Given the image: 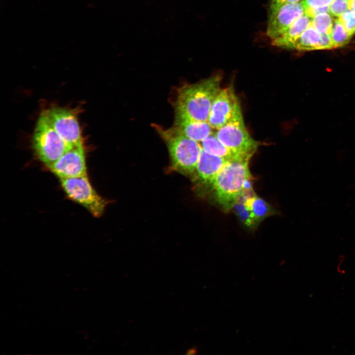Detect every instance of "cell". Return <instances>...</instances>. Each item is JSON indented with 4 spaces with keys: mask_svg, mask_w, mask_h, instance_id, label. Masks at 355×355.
Here are the masks:
<instances>
[{
    "mask_svg": "<svg viewBox=\"0 0 355 355\" xmlns=\"http://www.w3.org/2000/svg\"><path fill=\"white\" fill-rule=\"evenodd\" d=\"M220 81V76L216 75L180 88L175 102L176 117L208 121Z\"/></svg>",
    "mask_w": 355,
    "mask_h": 355,
    "instance_id": "6da1fadb",
    "label": "cell"
},
{
    "mask_svg": "<svg viewBox=\"0 0 355 355\" xmlns=\"http://www.w3.org/2000/svg\"><path fill=\"white\" fill-rule=\"evenodd\" d=\"M248 161L246 159L228 161L217 174L212 187L218 203L229 210L245 192V185L250 179Z\"/></svg>",
    "mask_w": 355,
    "mask_h": 355,
    "instance_id": "7a4b0ae2",
    "label": "cell"
},
{
    "mask_svg": "<svg viewBox=\"0 0 355 355\" xmlns=\"http://www.w3.org/2000/svg\"><path fill=\"white\" fill-rule=\"evenodd\" d=\"M160 134L167 142L174 170L185 175H193L197 165L201 146L179 132L176 127L161 130Z\"/></svg>",
    "mask_w": 355,
    "mask_h": 355,
    "instance_id": "3957f363",
    "label": "cell"
},
{
    "mask_svg": "<svg viewBox=\"0 0 355 355\" xmlns=\"http://www.w3.org/2000/svg\"><path fill=\"white\" fill-rule=\"evenodd\" d=\"M33 144L37 157L47 166L71 148L49 123L43 113L36 124Z\"/></svg>",
    "mask_w": 355,
    "mask_h": 355,
    "instance_id": "277c9868",
    "label": "cell"
},
{
    "mask_svg": "<svg viewBox=\"0 0 355 355\" xmlns=\"http://www.w3.org/2000/svg\"><path fill=\"white\" fill-rule=\"evenodd\" d=\"M214 133L225 146L247 159L257 150L258 143L248 132L241 108Z\"/></svg>",
    "mask_w": 355,
    "mask_h": 355,
    "instance_id": "5b68a950",
    "label": "cell"
},
{
    "mask_svg": "<svg viewBox=\"0 0 355 355\" xmlns=\"http://www.w3.org/2000/svg\"><path fill=\"white\" fill-rule=\"evenodd\" d=\"M60 181L64 191L71 200L95 217L103 214L106 201L96 192L87 176L60 179Z\"/></svg>",
    "mask_w": 355,
    "mask_h": 355,
    "instance_id": "8992f818",
    "label": "cell"
},
{
    "mask_svg": "<svg viewBox=\"0 0 355 355\" xmlns=\"http://www.w3.org/2000/svg\"><path fill=\"white\" fill-rule=\"evenodd\" d=\"M43 113L49 123L70 147L82 144L77 119L71 110L53 107Z\"/></svg>",
    "mask_w": 355,
    "mask_h": 355,
    "instance_id": "52a82bcc",
    "label": "cell"
},
{
    "mask_svg": "<svg viewBox=\"0 0 355 355\" xmlns=\"http://www.w3.org/2000/svg\"><path fill=\"white\" fill-rule=\"evenodd\" d=\"M48 167L60 179L87 176L83 144L71 147Z\"/></svg>",
    "mask_w": 355,
    "mask_h": 355,
    "instance_id": "ba28073f",
    "label": "cell"
},
{
    "mask_svg": "<svg viewBox=\"0 0 355 355\" xmlns=\"http://www.w3.org/2000/svg\"><path fill=\"white\" fill-rule=\"evenodd\" d=\"M241 108L232 87L220 89L211 106L208 122L214 130L224 125Z\"/></svg>",
    "mask_w": 355,
    "mask_h": 355,
    "instance_id": "9c48e42d",
    "label": "cell"
},
{
    "mask_svg": "<svg viewBox=\"0 0 355 355\" xmlns=\"http://www.w3.org/2000/svg\"><path fill=\"white\" fill-rule=\"evenodd\" d=\"M305 14L302 1L290 3L271 12L267 28V35L272 40L282 34L298 18Z\"/></svg>",
    "mask_w": 355,
    "mask_h": 355,
    "instance_id": "30bf717a",
    "label": "cell"
},
{
    "mask_svg": "<svg viewBox=\"0 0 355 355\" xmlns=\"http://www.w3.org/2000/svg\"><path fill=\"white\" fill-rule=\"evenodd\" d=\"M228 161L209 154L202 149L193 173V181L197 185H212L217 174Z\"/></svg>",
    "mask_w": 355,
    "mask_h": 355,
    "instance_id": "8fae6325",
    "label": "cell"
},
{
    "mask_svg": "<svg viewBox=\"0 0 355 355\" xmlns=\"http://www.w3.org/2000/svg\"><path fill=\"white\" fill-rule=\"evenodd\" d=\"M312 18L305 13L295 21L280 36L273 39L272 44L285 49H294L301 35L311 24Z\"/></svg>",
    "mask_w": 355,
    "mask_h": 355,
    "instance_id": "7c38bea8",
    "label": "cell"
},
{
    "mask_svg": "<svg viewBox=\"0 0 355 355\" xmlns=\"http://www.w3.org/2000/svg\"><path fill=\"white\" fill-rule=\"evenodd\" d=\"M188 138L201 142L213 133L208 121L176 117L175 127Z\"/></svg>",
    "mask_w": 355,
    "mask_h": 355,
    "instance_id": "4fadbf2b",
    "label": "cell"
},
{
    "mask_svg": "<svg viewBox=\"0 0 355 355\" xmlns=\"http://www.w3.org/2000/svg\"><path fill=\"white\" fill-rule=\"evenodd\" d=\"M202 149L206 152L231 161L247 159L225 146L213 133L201 142Z\"/></svg>",
    "mask_w": 355,
    "mask_h": 355,
    "instance_id": "5bb4252c",
    "label": "cell"
},
{
    "mask_svg": "<svg viewBox=\"0 0 355 355\" xmlns=\"http://www.w3.org/2000/svg\"><path fill=\"white\" fill-rule=\"evenodd\" d=\"M240 198L243 200L257 224L275 213L268 203L254 194L249 196L243 195Z\"/></svg>",
    "mask_w": 355,
    "mask_h": 355,
    "instance_id": "9a60e30c",
    "label": "cell"
},
{
    "mask_svg": "<svg viewBox=\"0 0 355 355\" xmlns=\"http://www.w3.org/2000/svg\"><path fill=\"white\" fill-rule=\"evenodd\" d=\"M321 39V34L311 23L296 41L294 49L299 51L320 50Z\"/></svg>",
    "mask_w": 355,
    "mask_h": 355,
    "instance_id": "2e32d148",
    "label": "cell"
},
{
    "mask_svg": "<svg viewBox=\"0 0 355 355\" xmlns=\"http://www.w3.org/2000/svg\"><path fill=\"white\" fill-rule=\"evenodd\" d=\"M352 36L339 18L334 19L330 36L334 48L341 47L348 44Z\"/></svg>",
    "mask_w": 355,
    "mask_h": 355,
    "instance_id": "e0dca14e",
    "label": "cell"
},
{
    "mask_svg": "<svg viewBox=\"0 0 355 355\" xmlns=\"http://www.w3.org/2000/svg\"><path fill=\"white\" fill-rule=\"evenodd\" d=\"M333 21L329 13L322 12L317 14L312 18L311 24L320 34L330 35Z\"/></svg>",
    "mask_w": 355,
    "mask_h": 355,
    "instance_id": "ac0fdd59",
    "label": "cell"
},
{
    "mask_svg": "<svg viewBox=\"0 0 355 355\" xmlns=\"http://www.w3.org/2000/svg\"><path fill=\"white\" fill-rule=\"evenodd\" d=\"M233 209L241 220L248 227H253L257 224L253 218L250 212L245 206L243 200L239 198L233 205Z\"/></svg>",
    "mask_w": 355,
    "mask_h": 355,
    "instance_id": "d6986e66",
    "label": "cell"
},
{
    "mask_svg": "<svg viewBox=\"0 0 355 355\" xmlns=\"http://www.w3.org/2000/svg\"><path fill=\"white\" fill-rule=\"evenodd\" d=\"M339 19L352 36L355 34V10L349 9Z\"/></svg>",
    "mask_w": 355,
    "mask_h": 355,
    "instance_id": "ffe728a7",
    "label": "cell"
},
{
    "mask_svg": "<svg viewBox=\"0 0 355 355\" xmlns=\"http://www.w3.org/2000/svg\"><path fill=\"white\" fill-rule=\"evenodd\" d=\"M349 0H333L329 5V13L333 16L339 17L349 9Z\"/></svg>",
    "mask_w": 355,
    "mask_h": 355,
    "instance_id": "44dd1931",
    "label": "cell"
},
{
    "mask_svg": "<svg viewBox=\"0 0 355 355\" xmlns=\"http://www.w3.org/2000/svg\"><path fill=\"white\" fill-rule=\"evenodd\" d=\"M333 0H303V3L305 8H320L329 6Z\"/></svg>",
    "mask_w": 355,
    "mask_h": 355,
    "instance_id": "7402d4cb",
    "label": "cell"
},
{
    "mask_svg": "<svg viewBox=\"0 0 355 355\" xmlns=\"http://www.w3.org/2000/svg\"><path fill=\"white\" fill-rule=\"evenodd\" d=\"M301 0H270V13L272 12L281 6L290 3L300 2Z\"/></svg>",
    "mask_w": 355,
    "mask_h": 355,
    "instance_id": "603a6c76",
    "label": "cell"
},
{
    "mask_svg": "<svg viewBox=\"0 0 355 355\" xmlns=\"http://www.w3.org/2000/svg\"><path fill=\"white\" fill-rule=\"evenodd\" d=\"M349 9L355 11V0H350L349 1Z\"/></svg>",
    "mask_w": 355,
    "mask_h": 355,
    "instance_id": "cb8c5ba5",
    "label": "cell"
},
{
    "mask_svg": "<svg viewBox=\"0 0 355 355\" xmlns=\"http://www.w3.org/2000/svg\"><path fill=\"white\" fill-rule=\"evenodd\" d=\"M196 352V350L195 348H192V349H189L187 351V354H189V355L194 354H195Z\"/></svg>",
    "mask_w": 355,
    "mask_h": 355,
    "instance_id": "d4e9b609",
    "label": "cell"
},
{
    "mask_svg": "<svg viewBox=\"0 0 355 355\" xmlns=\"http://www.w3.org/2000/svg\"></svg>",
    "mask_w": 355,
    "mask_h": 355,
    "instance_id": "484cf974",
    "label": "cell"
}]
</instances>
